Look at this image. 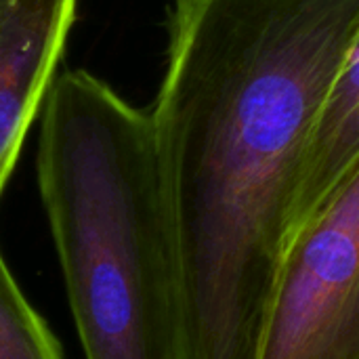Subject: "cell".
<instances>
[{
	"label": "cell",
	"instance_id": "cell-1",
	"mask_svg": "<svg viewBox=\"0 0 359 359\" xmlns=\"http://www.w3.org/2000/svg\"><path fill=\"white\" fill-rule=\"evenodd\" d=\"M359 0H175L149 111L172 265L206 305L265 303Z\"/></svg>",
	"mask_w": 359,
	"mask_h": 359
},
{
	"label": "cell",
	"instance_id": "cell-2",
	"mask_svg": "<svg viewBox=\"0 0 359 359\" xmlns=\"http://www.w3.org/2000/svg\"><path fill=\"white\" fill-rule=\"evenodd\" d=\"M38 187L84 358H177L175 271L149 114L88 72L53 80Z\"/></svg>",
	"mask_w": 359,
	"mask_h": 359
},
{
	"label": "cell",
	"instance_id": "cell-3",
	"mask_svg": "<svg viewBox=\"0 0 359 359\" xmlns=\"http://www.w3.org/2000/svg\"><path fill=\"white\" fill-rule=\"evenodd\" d=\"M259 359H359V166L292 236Z\"/></svg>",
	"mask_w": 359,
	"mask_h": 359
},
{
	"label": "cell",
	"instance_id": "cell-4",
	"mask_svg": "<svg viewBox=\"0 0 359 359\" xmlns=\"http://www.w3.org/2000/svg\"><path fill=\"white\" fill-rule=\"evenodd\" d=\"M78 0H0V196L46 101Z\"/></svg>",
	"mask_w": 359,
	"mask_h": 359
},
{
	"label": "cell",
	"instance_id": "cell-5",
	"mask_svg": "<svg viewBox=\"0 0 359 359\" xmlns=\"http://www.w3.org/2000/svg\"><path fill=\"white\" fill-rule=\"evenodd\" d=\"M359 166V32L313 128L294 204L292 236Z\"/></svg>",
	"mask_w": 359,
	"mask_h": 359
},
{
	"label": "cell",
	"instance_id": "cell-6",
	"mask_svg": "<svg viewBox=\"0 0 359 359\" xmlns=\"http://www.w3.org/2000/svg\"><path fill=\"white\" fill-rule=\"evenodd\" d=\"M0 359H65L57 337L27 303L0 252Z\"/></svg>",
	"mask_w": 359,
	"mask_h": 359
}]
</instances>
